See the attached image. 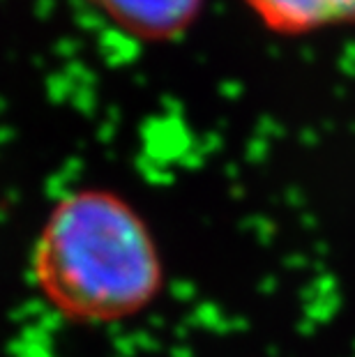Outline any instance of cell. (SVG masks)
<instances>
[{
  "instance_id": "cell-2",
  "label": "cell",
  "mask_w": 355,
  "mask_h": 357,
  "mask_svg": "<svg viewBox=\"0 0 355 357\" xmlns=\"http://www.w3.org/2000/svg\"><path fill=\"white\" fill-rule=\"evenodd\" d=\"M88 3L134 40L171 42L192 28L206 0H88Z\"/></svg>"
},
{
  "instance_id": "cell-3",
  "label": "cell",
  "mask_w": 355,
  "mask_h": 357,
  "mask_svg": "<svg viewBox=\"0 0 355 357\" xmlns=\"http://www.w3.org/2000/svg\"><path fill=\"white\" fill-rule=\"evenodd\" d=\"M263 26L279 35H305L355 26V0H245Z\"/></svg>"
},
{
  "instance_id": "cell-1",
  "label": "cell",
  "mask_w": 355,
  "mask_h": 357,
  "mask_svg": "<svg viewBox=\"0 0 355 357\" xmlns=\"http://www.w3.org/2000/svg\"><path fill=\"white\" fill-rule=\"evenodd\" d=\"M33 277L56 314L118 323L153 305L164 272L153 233L130 201L107 189H79L44 219Z\"/></svg>"
}]
</instances>
